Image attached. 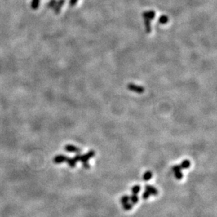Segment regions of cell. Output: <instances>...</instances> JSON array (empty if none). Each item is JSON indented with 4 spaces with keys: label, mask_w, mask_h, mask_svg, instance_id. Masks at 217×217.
I'll return each instance as SVG.
<instances>
[{
    "label": "cell",
    "mask_w": 217,
    "mask_h": 217,
    "mask_svg": "<svg viewBox=\"0 0 217 217\" xmlns=\"http://www.w3.org/2000/svg\"><path fill=\"white\" fill-rule=\"evenodd\" d=\"M64 149L65 151L68 153H80V149L79 148L75 146V145L68 144L65 145L64 147Z\"/></svg>",
    "instance_id": "277c9868"
},
{
    "label": "cell",
    "mask_w": 217,
    "mask_h": 217,
    "mask_svg": "<svg viewBox=\"0 0 217 217\" xmlns=\"http://www.w3.org/2000/svg\"><path fill=\"white\" fill-rule=\"evenodd\" d=\"M39 3H40V0H32L30 7L33 10H36L39 8Z\"/></svg>",
    "instance_id": "8fae6325"
},
{
    "label": "cell",
    "mask_w": 217,
    "mask_h": 217,
    "mask_svg": "<svg viewBox=\"0 0 217 217\" xmlns=\"http://www.w3.org/2000/svg\"><path fill=\"white\" fill-rule=\"evenodd\" d=\"M66 162L68 163V165H69V166L71 168L75 167V166H76V163H77V162L75 160V159L69 158V157H68L67 160H66Z\"/></svg>",
    "instance_id": "4fadbf2b"
},
{
    "label": "cell",
    "mask_w": 217,
    "mask_h": 217,
    "mask_svg": "<svg viewBox=\"0 0 217 217\" xmlns=\"http://www.w3.org/2000/svg\"><path fill=\"white\" fill-rule=\"evenodd\" d=\"M80 157H81V155H79V153H78L75 157H74V159H75V160L76 161V162H78V161L80 160Z\"/></svg>",
    "instance_id": "603a6c76"
},
{
    "label": "cell",
    "mask_w": 217,
    "mask_h": 217,
    "mask_svg": "<svg viewBox=\"0 0 217 217\" xmlns=\"http://www.w3.org/2000/svg\"><path fill=\"white\" fill-rule=\"evenodd\" d=\"M141 191V186H134L131 188V192L134 195H137Z\"/></svg>",
    "instance_id": "9a60e30c"
},
{
    "label": "cell",
    "mask_w": 217,
    "mask_h": 217,
    "mask_svg": "<svg viewBox=\"0 0 217 217\" xmlns=\"http://www.w3.org/2000/svg\"><path fill=\"white\" fill-rule=\"evenodd\" d=\"M68 157L64 155H58L53 159V162L55 164H61L63 162H66Z\"/></svg>",
    "instance_id": "3957f363"
},
{
    "label": "cell",
    "mask_w": 217,
    "mask_h": 217,
    "mask_svg": "<svg viewBox=\"0 0 217 217\" xmlns=\"http://www.w3.org/2000/svg\"><path fill=\"white\" fill-rule=\"evenodd\" d=\"M79 0H69V6L71 7H75Z\"/></svg>",
    "instance_id": "44dd1931"
},
{
    "label": "cell",
    "mask_w": 217,
    "mask_h": 217,
    "mask_svg": "<svg viewBox=\"0 0 217 217\" xmlns=\"http://www.w3.org/2000/svg\"><path fill=\"white\" fill-rule=\"evenodd\" d=\"M55 4H56V0H50L49 3L47 4V7L50 8V9H54Z\"/></svg>",
    "instance_id": "d6986e66"
},
{
    "label": "cell",
    "mask_w": 217,
    "mask_h": 217,
    "mask_svg": "<svg viewBox=\"0 0 217 217\" xmlns=\"http://www.w3.org/2000/svg\"><path fill=\"white\" fill-rule=\"evenodd\" d=\"M129 197L128 195H124V196L122 197L120 199V202L122 204H123V205L125 203L129 202Z\"/></svg>",
    "instance_id": "ac0fdd59"
},
{
    "label": "cell",
    "mask_w": 217,
    "mask_h": 217,
    "mask_svg": "<svg viewBox=\"0 0 217 217\" xmlns=\"http://www.w3.org/2000/svg\"><path fill=\"white\" fill-rule=\"evenodd\" d=\"M127 88L129 91L135 92V93H138V94H142L144 93L145 89L143 86L136 85V84H134L133 83H130L128 84Z\"/></svg>",
    "instance_id": "6da1fadb"
},
{
    "label": "cell",
    "mask_w": 217,
    "mask_h": 217,
    "mask_svg": "<svg viewBox=\"0 0 217 217\" xmlns=\"http://www.w3.org/2000/svg\"><path fill=\"white\" fill-rule=\"evenodd\" d=\"M83 164V167L86 169H89L90 168V165L88 162H84Z\"/></svg>",
    "instance_id": "cb8c5ba5"
},
{
    "label": "cell",
    "mask_w": 217,
    "mask_h": 217,
    "mask_svg": "<svg viewBox=\"0 0 217 217\" xmlns=\"http://www.w3.org/2000/svg\"><path fill=\"white\" fill-rule=\"evenodd\" d=\"M152 176H153L152 171H145L144 174V176H143V179H144V181H149V180L151 179Z\"/></svg>",
    "instance_id": "9c48e42d"
},
{
    "label": "cell",
    "mask_w": 217,
    "mask_h": 217,
    "mask_svg": "<svg viewBox=\"0 0 217 217\" xmlns=\"http://www.w3.org/2000/svg\"><path fill=\"white\" fill-rule=\"evenodd\" d=\"M181 167L180 166V165H174L172 167V170L174 171V172H176V171H179L181 170Z\"/></svg>",
    "instance_id": "7402d4cb"
},
{
    "label": "cell",
    "mask_w": 217,
    "mask_h": 217,
    "mask_svg": "<svg viewBox=\"0 0 217 217\" xmlns=\"http://www.w3.org/2000/svg\"><path fill=\"white\" fill-rule=\"evenodd\" d=\"M132 207H133V205H132L131 203L127 202V203H125L123 205V209L126 211H129V210H131Z\"/></svg>",
    "instance_id": "2e32d148"
},
{
    "label": "cell",
    "mask_w": 217,
    "mask_h": 217,
    "mask_svg": "<svg viewBox=\"0 0 217 217\" xmlns=\"http://www.w3.org/2000/svg\"><path fill=\"white\" fill-rule=\"evenodd\" d=\"M144 25L146 33L148 34L151 33V22H150V20L144 18Z\"/></svg>",
    "instance_id": "ba28073f"
},
{
    "label": "cell",
    "mask_w": 217,
    "mask_h": 217,
    "mask_svg": "<svg viewBox=\"0 0 217 217\" xmlns=\"http://www.w3.org/2000/svg\"><path fill=\"white\" fill-rule=\"evenodd\" d=\"M150 193L148 191V190H145V191H144V193H143V194H142V198L143 199H144V200H147L148 197H150Z\"/></svg>",
    "instance_id": "ffe728a7"
},
{
    "label": "cell",
    "mask_w": 217,
    "mask_h": 217,
    "mask_svg": "<svg viewBox=\"0 0 217 217\" xmlns=\"http://www.w3.org/2000/svg\"><path fill=\"white\" fill-rule=\"evenodd\" d=\"M190 166V160H185L184 161H182V162L181 163V165H180V166H181V169H188Z\"/></svg>",
    "instance_id": "7c38bea8"
},
{
    "label": "cell",
    "mask_w": 217,
    "mask_h": 217,
    "mask_svg": "<svg viewBox=\"0 0 217 217\" xmlns=\"http://www.w3.org/2000/svg\"><path fill=\"white\" fill-rule=\"evenodd\" d=\"M95 156V151L94 150H90V151H89L87 153H86V154H84V155H81V157H80V160L79 161H81L82 162L84 163V162H88V161L89 160V159H91V157H93Z\"/></svg>",
    "instance_id": "7a4b0ae2"
},
{
    "label": "cell",
    "mask_w": 217,
    "mask_h": 217,
    "mask_svg": "<svg viewBox=\"0 0 217 217\" xmlns=\"http://www.w3.org/2000/svg\"><path fill=\"white\" fill-rule=\"evenodd\" d=\"M158 22L159 23H160V24H162V25L166 24V23H167L169 22V18L165 15L161 16L159 18Z\"/></svg>",
    "instance_id": "30bf717a"
},
{
    "label": "cell",
    "mask_w": 217,
    "mask_h": 217,
    "mask_svg": "<svg viewBox=\"0 0 217 217\" xmlns=\"http://www.w3.org/2000/svg\"><path fill=\"white\" fill-rule=\"evenodd\" d=\"M139 197L137 196L136 195H134L133 194L131 195V197H129V200L131 201V204L132 205H134V204H136L137 202H139Z\"/></svg>",
    "instance_id": "5bb4252c"
},
{
    "label": "cell",
    "mask_w": 217,
    "mask_h": 217,
    "mask_svg": "<svg viewBox=\"0 0 217 217\" xmlns=\"http://www.w3.org/2000/svg\"><path fill=\"white\" fill-rule=\"evenodd\" d=\"M65 2V0H59V1L56 2V4L54 7V11L55 14H59L60 12V10H61L62 7L63 5H64Z\"/></svg>",
    "instance_id": "5b68a950"
},
{
    "label": "cell",
    "mask_w": 217,
    "mask_h": 217,
    "mask_svg": "<svg viewBox=\"0 0 217 217\" xmlns=\"http://www.w3.org/2000/svg\"><path fill=\"white\" fill-rule=\"evenodd\" d=\"M142 16L144 18L151 20L154 19L155 17V12L153 11H145L143 13Z\"/></svg>",
    "instance_id": "8992f818"
},
{
    "label": "cell",
    "mask_w": 217,
    "mask_h": 217,
    "mask_svg": "<svg viewBox=\"0 0 217 217\" xmlns=\"http://www.w3.org/2000/svg\"><path fill=\"white\" fill-rule=\"evenodd\" d=\"M174 176H175V178L177 180H181L182 179L183 176H184V174L181 172V171H176V172H174Z\"/></svg>",
    "instance_id": "e0dca14e"
},
{
    "label": "cell",
    "mask_w": 217,
    "mask_h": 217,
    "mask_svg": "<svg viewBox=\"0 0 217 217\" xmlns=\"http://www.w3.org/2000/svg\"><path fill=\"white\" fill-rule=\"evenodd\" d=\"M145 190H148V191L150 193V195H155V196L157 195L158 194L157 189L152 186H150V185H146V186H145Z\"/></svg>",
    "instance_id": "52a82bcc"
}]
</instances>
